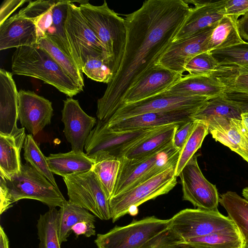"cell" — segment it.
<instances>
[{"mask_svg": "<svg viewBox=\"0 0 248 248\" xmlns=\"http://www.w3.org/2000/svg\"><path fill=\"white\" fill-rule=\"evenodd\" d=\"M38 36L35 23L18 13L0 25V50L38 44Z\"/></svg>", "mask_w": 248, "mask_h": 248, "instance_id": "cell-20", "label": "cell"}, {"mask_svg": "<svg viewBox=\"0 0 248 248\" xmlns=\"http://www.w3.org/2000/svg\"><path fill=\"white\" fill-rule=\"evenodd\" d=\"M242 112L233 104L226 100L222 94L209 98L190 118L207 125L217 120H242Z\"/></svg>", "mask_w": 248, "mask_h": 248, "instance_id": "cell-27", "label": "cell"}, {"mask_svg": "<svg viewBox=\"0 0 248 248\" xmlns=\"http://www.w3.org/2000/svg\"><path fill=\"white\" fill-rule=\"evenodd\" d=\"M51 171L62 177L92 170L94 160L83 152L51 154L46 157Z\"/></svg>", "mask_w": 248, "mask_h": 248, "instance_id": "cell-26", "label": "cell"}, {"mask_svg": "<svg viewBox=\"0 0 248 248\" xmlns=\"http://www.w3.org/2000/svg\"><path fill=\"white\" fill-rule=\"evenodd\" d=\"M191 7L183 0H147L125 15L126 39L118 71L97 100L98 120L108 122L122 106L127 90L147 70L172 42Z\"/></svg>", "mask_w": 248, "mask_h": 248, "instance_id": "cell-1", "label": "cell"}, {"mask_svg": "<svg viewBox=\"0 0 248 248\" xmlns=\"http://www.w3.org/2000/svg\"><path fill=\"white\" fill-rule=\"evenodd\" d=\"M248 13V0H226L225 16L238 20L240 16Z\"/></svg>", "mask_w": 248, "mask_h": 248, "instance_id": "cell-46", "label": "cell"}, {"mask_svg": "<svg viewBox=\"0 0 248 248\" xmlns=\"http://www.w3.org/2000/svg\"><path fill=\"white\" fill-rule=\"evenodd\" d=\"M69 2V0H57L53 6L52 25L46 36L75 62L68 41L65 28Z\"/></svg>", "mask_w": 248, "mask_h": 248, "instance_id": "cell-33", "label": "cell"}, {"mask_svg": "<svg viewBox=\"0 0 248 248\" xmlns=\"http://www.w3.org/2000/svg\"><path fill=\"white\" fill-rule=\"evenodd\" d=\"M12 73L0 69V133L10 135L17 128L18 92Z\"/></svg>", "mask_w": 248, "mask_h": 248, "instance_id": "cell-22", "label": "cell"}, {"mask_svg": "<svg viewBox=\"0 0 248 248\" xmlns=\"http://www.w3.org/2000/svg\"><path fill=\"white\" fill-rule=\"evenodd\" d=\"M65 28L75 62L81 70L89 57L103 58L108 67L105 46L89 26L79 6L71 1L68 4Z\"/></svg>", "mask_w": 248, "mask_h": 248, "instance_id": "cell-9", "label": "cell"}, {"mask_svg": "<svg viewBox=\"0 0 248 248\" xmlns=\"http://www.w3.org/2000/svg\"><path fill=\"white\" fill-rule=\"evenodd\" d=\"M155 128L116 132L108 127V122L98 120L86 141L84 149L94 161L120 160L130 148Z\"/></svg>", "mask_w": 248, "mask_h": 248, "instance_id": "cell-8", "label": "cell"}, {"mask_svg": "<svg viewBox=\"0 0 248 248\" xmlns=\"http://www.w3.org/2000/svg\"><path fill=\"white\" fill-rule=\"evenodd\" d=\"M38 45L47 51L68 75L83 89L84 83L82 72L72 59L46 35L38 38Z\"/></svg>", "mask_w": 248, "mask_h": 248, "instance_id": "cell-35", "label": "cell"}, {"mask_svg": "<svg viewBox=\"0 0 248 248\" xmlns=\"http://www.w3.org/2000/svg\"><path fill=\"white\" fill-rule=\"evenodd\" d=\"M185 122L155 128L130 148L123 157L128 160H139L161 150L172 143L176 128Z\"/></svg>", "mask_w": 248, "mask_h": 248, "instance_id": "cell-24", "label": "cell"}, {"mask_svg": "<svg viewBox=\"0 0 248 248\" xmlns=\"http://www.w3.org/2000/svg\"><path fill=\"white\" fill-rule=\"evenodd\" d=\"M241 119L245 127L248 131V112L242 113L241 114Z\"/></svg>", "mask_w": 248, "mask_h": 248, "instance_id": "cell-51", "label": "cell"}, {"mask_svg": "<svg viewBox=\"0 0 248 248\" xmlns=\"http://www.w3.org/2000/svg\"><path fill=\"white\" fill-rule=\"evenodd\" d=\"M170 229L183 240L218 232L238 230L233 222L218 210L183 209L170 218Z\"/></svg>", "mask_w": 248, "mask_h": 248, "instance_id": "cell-10", "label": "cell"}, {"mask_svg": "<svg viewBox=\"0 0 248 248\" xmlns=\"http://www.w3.org/2000/svg\"><path fill=\"white\" fill-rule=\"evenodd\" d=\"M195 154L180 172L183 199L199 209L217 210L219 197L216 185L203 175Z\"/></svg>", "mask_w": 248, "mask_h": 248, "instance_id": "cell-13", "label": "cell"}, {"mask_svg": "<svg viewBox=\"0 0 248 248\" xmlns=\"http://www.w3.org/2000/svg\"><path fill=\"white\" fill-rule=\"evenodd\" d=\"M197 110H177L148 112L115 122L108 123V125L110 129L116 132L155 128L186 122L191 119L190 116Z\"/></svg>", "mask_w": 248, "mask_h": 248, "instance_id": "cell-19", "label": "cell"}, {"mask_svg": "<svg viewBox=\"0 0 248 248\" xmlns=\"http://www.w3.org/2000/svg\"><path fill=\"white\" fill-rule=\"evenodd\" d=\"M242 195L245 199L248 201V187H246L243 189Z\"/></svg>", "mask_w": 248, "mask_h": 248, "instance_id": "cell-52", "label": "cell"}, {"mask_svg": "<svg viewBox=\"0 0 248 248\" xmlns=\"http://www.w3.org/2000/svg\"><path fill=\"white\" fill-rule=\"evenodd\" d=\"M79 8L91 29L105 46L108 57V67L115 75L125 48L126 27L124 18L110 9L105 0L99 6L84 1L80 4Z\"/></svg>", "mask_w": 248, "mask_h": 248, "instance_id": "cell-4", "label": "cell"}, {"mask_svg": "<svg viewBox=\"0 0 248 248\" xmlns=\"http://www.w3.org/2000/svg\"><path fill=\"white\" fill-rule=\"evenodd\" d=\"M243 248H248V243H245V245Z\"/></svg>", "mask_w": 248, "mask_h": 248, "instance_id": "cell-53", "label": "cell"}, {"mask_svg": "<svg viewBox=\"0 0 248 248\" xmlns=\"http://www.w3.org/2000/svg\"><path fill=\"white\" fill-rule=\"evenodd\" d=\"M24 157L37 171L46 177L55 187L59 188L53 173L50 170L46 157L41 151L35 141L33 136L27 134L23 144Z\"/></svg>", "mask_w": 248, "mask_h": 248, "instance_id": "cell-36", "label": "cell"}, {"mask_svg": "<svg viewBox=\"0 0 248 248\" xmlns=\"http://www.w3.org/2000/svg\"><path fill=\"white\" fill-rule=\"evenodd\" d=\"M53 114L52 103L33 91H18V119L22 127L35 136L51 123Z\"/></svg>", "mask_w": 248, "mask_h": 248, "instance_id": "cell-16", "label": "cell"}, {"mask_svg": "<svg viewBox=\"0 0 248 248\" xmlns=\"http://www.w3.org/2000/svg\"><path fill=\"white\" fill-rule=\"evenodd\" d=\"M182 77L181 74L155 64L127 90L123 96L122 106L164 92Z\"/></svg>", "mask_w": 248, "mask_h": 248, "instance_id": "cell-15", "label": "cell"}, {"mask_svg": "<svg viewBox=\"0 0 248 248\" xmlns=\"http://www.w3.org/2000/svg\"><path fill=\"white\" fill-rule=\"evenodd\" d=\"M208 133V126L202 122L197 121L193 131L180 152L175 170V174L177 177L201 147L204 138Z\"/></svg>", "mask_w": 248, "mask_h": 248, "instance_id": "cell-38", "label": "cell"}, {"mask_svg": "<svg viewBox=\"0 0 248 248\" xmlns=\"http://www.w3.org/2000/svg\"><path fill=\"white\" fill-rule=\"evenodd\" d=\"M12 73L42 80L72 97L83 91L51 56L38 45L16 48L12 57Z\"/></svg>", "mask_w": 248, "mask_h": 248, "instance_id": "cell-3", "label": "cell"}, {"mask_svg": "<svg viewBox=\"0 0 248 248\" xmlns=\"http://www.w3.org/2000/svg\"><path fill=\"white\" fill-rule=\"evenodd\" d=\"M219 202L248 243V201L229 191L221 195Z\"/></svg>", "mask_w": 248, "mask_h": 248, "instance_id": "cell-30", "label": "cell"}, {"mask_svg": "<svg viewBox=\"0 0 248 248\" xmlns=\"http://www.w3.org/2000/svg\"><path fill=\"white\" fill-rule=\"evenodd\" d=\"M62 113L64 135L71 144L72 151L83 152L86 141L97 120L86 113L78 100L72 97L63 101Z\"/></svg>", "mask_w": 248, "mask_h": 248, "instance_id": "cell-17", "label": "cell"}, {"mask_svg": "<svg viewBox=\"0 0 248 248\" xmlns=\"http://www.w3.org/2000/svg\"><path fill=\"white\" fill-rule=\"evenodd\" d=\"M28 1H30L27 0H5L3 1L0 9V25L6 21L16 9Z\"/></svg>", "mask_w": 248, "mask_h": 248, "instance_id": "cell-47", "label": "cell"}, {"mask_svg": "<svg viewBox=\"0 0 248 248\" xmlns=\"http://www.w3.org/2000/svg\"><path fill=\"white\" fill-rule=\"evenodd\" d=\"M25 128L17 127L12 133H0V175L5 178L20 172V152L26 138Z\"/></svg>", "mask_w": 248, "mask_h": 248, "instance_id": "cell-23", "label": "cell"}, {"mask_svg": "<svg viewBox=\"0 0 248 248\" xmlns=\"http://www.w3.org/2000/svg\"><path fill=\"white\" fill-rule=\"evenodd\" d=\"M222 95L235 105L242 113L248 112V93L224 90Z\"/></svg>", "mask_w": 248, "mask_h": 248, "instance_id": "cell-45", "label": "cell"}, {"mask_svg": "<svg viewBox=\"0 0 248 248\" xmlns=\"http://www.w3.org/2000/svg\"><path fill=\"white\" fill-rule=\"evenodd\" d=\"M218 64L209 51L200 53L186 64L185 71L195 76H210Z\"/></svg>", "mask_w": 248, "mask_h": 248, "instance_id": "cell-41", "label": "cell"}, {"mask_svg": "<svg viewBox=\"0 0 248 248\" xmlns=\"http://www.w3.org/2000/svg\"><path fill=\"white\" fill-rule=\"evenodd\" d=\"M182 243L193 248H243L246 242L239 230L215 232Z\"/></svg>", "mask_w": 248, "mask_h": 248, "instance_id": "cell-29", "label": "cell"}, {"mask_svg": "<svg viewBox=\"0 0 248 248\" xmlns=\"http://www.w3.org/2000/svg\"><path fill=\"white\" fill-rule=\"evenodd\" d=\"M209 52L218 65L248 66V43L247 42Z\"/></svg>", "mask_w": 248, "mask_h": 248, "instance_id": "cell-39", "label": "cell"}, {"mask_svg": "<svg viewBox=\"0 0 248 248\" xmlns=\"http://www.w3.org/2000/svg\"><path fill=\"white\" fill-rule=\"evenodd\" d=\"M95 217L87 209L69 200L66 201L60 207L58 213V233L61 245L67 240L74 225L82 221L95 222Z\"/></svg>", "mask_w": 248, "mask_h": 248, "instance_id": "cell-28", "label": "cell"}, {"mask_svg": "<svg viewBox=\"0 0 248 248\" xmlns=\"http://www.w3.org/2000/svg\"><path fill=\"white\" fill-rule=\"evenodd\" d=\"M0 215L22 199L38 201L49 208L60 207L66 201L59 188L27 162L22 164L20 172L9 178L0 175Z\"/></svg>", "mask_w": 248, "mask_h": 248, "instance_id": "cell-2", "label": "cell"}, {"mask_svg": "<svg viewBox=\"0 0 248 248\" xmlns=\"http://www.w3.org/2000/svg\"><path fill=\"white\" fill-rule=\"evenodd\" d=\"M212 137L248 163V131L242 120L222 119L207 125Z\"/></svg>", "mask_w": 248, "mask_h": 248, "instance_id": "cell-21", "label": "cell"}, {"mask_svg": "<svg viewBox=\"0 0 248 248\" xmlns=\"http://www.w3.org/2000/svg\"><path fill=\"white\" fill-rule=\"evenodd\" d=\"M0 248H9L8 238L1 226H0Z\"/></svg>", "mask_w": 248, "mask_h": 248, "instance_id": "cell-50", "label": "cell"}, {"mask_svg": "<svg viewBox=\"0 0 248 248\" xmlns=\"http://www.w3.org/2000/svg\"><path fill=\"white\" fill-rule=\"evenodd\" d=\"M237 27L240 37L248 43V13L237 20Z\"/></svg>", "mask_w": 248, "mask_h": 248, "instance_id": "cell-49", "label": "cell"}, {"mask_svg": "<svg viewBox=\"0 0 248 248\" xmlns=\"http://www.w3.org/2000/svg\"><path fill=\"white\" fill-rule=\"evenodd\" d=\"M237 21L231 16H225L218 22L209 37V51L230 47L245 42L239 34Z\"/></svg>", "mask_w": 248, "mask_h": 248, "instance_id": "cell-32", "label": "cell"}, {"mask_svg": "<svg viewBox=\"0 0 248 248\" xmlns=\"http://www.w3.org/2000/svg\"><path fill=\"white\" fill-rule=\"evenodd\" d=\"M197 121L190 119L179 126L176 129L172 140L173 146L180 151L190 136Z\"/></svg>", "mask_w": 248, "mask_h": 248, "instance_id": "cell-44", "label": "cell"}, {"mask_svg": "<svg viewBox=\"0 0 248 248\" xmlns=\"http://www.w3.org/2000/svg\"><path fill=\"white\" fill-rule=\"evenodd\" d=\"M56 208H49L44 214H40L37 220V234L39 248H61L59 242Z\"/></svg>", "mask_w": 248, "mask_h": 248, "instance_id": "cell-34", "label": "cell"}, {"mask_svg": "<svg viewBox=\"0 0 248 248\" xmlns=\"http://www.w3.org/2000/svg\"><path fill=\"white\" fill-rule=\"evenodd\" d=\"M176 166H172L154 177L109 200L112 222L129 214H137L138 207L143 202L170 192L177 184Z\"/></svg>", "mask_w": 248, "mask_h": 248, "instance_id": "cell-6", "label": "cell"}, {"mask_svg": "<svg viewBox=\"0 0 248 248\" xmlns=\"http://www.w3.org/2000/svg\"><path fill=\"white\" fill-rule=\"evenodd\" d=\"M216 25L184 39L171 42L160 56L156 64L183 75L190 60L200 53L209 51V37Z\"/></svg>", "mask_w": 248, "mask_h": 248, "instance_id": "cell-14", "label": "cell"}, {"mask_svg": "<svg viewBox=\"0 0 248 248\" xmlns=\"http://www.w3.org/2000/svg\"><path fill=\"white\" fill-rule=\"evenodd\" d=\"M182 241L169 229L140 248H193Z\"/></svg>", "mask_w": 248, "mask_h": 248, "instance_id": "cell-42", "label": "cell"}, {"mask_svg": "<svg viewBox=\"0 0 248 248\" xmlns=\"http://www.w3.org/2000/svg\"><path fill=\"white\" fill-rule=\"evenodd\" d=\"M208 99L201 96L177 95L164 92L145 99L122 106L108 123H111L148 112L198 109Z\"/></svg>", "mask_w": 248, "mask_h": 248, "instance_id": "cell-12", "label": "cell"}, {"mask_svg": "<svg viewBox=\"0 0 248 248\" xmlns=\"http://www.w3.org/2000/svg\"><path fill=\"white\" fill-rule=\"evenodd\" d=\"M81 71L94 81L107 84L113 76L102 57H89L82 67Z\"/></svg>", "mask_w": 248, "mask_h": 248, "instance_id": "cell-40", "label": "cell"}, {"mask_svg": "<svg viewBox=\"0 0 248 248\" xmlns=\"http://www.w3.org/2000/svg\"><path fill=\"white\" fill-rule=\"evenodd\" d=\"M170 218L155 216L134 219L124 226H116L108 232L98 234L94 240L97 248H140L170 229Z\"/></svg>", "mask_w": 248, "mask_h": 248, "instance_id": "cell-7", "label": "cell"}, {"mask_svg": "<svg viewBox=\"0 0 248 248\" xmlns=\"http://www.w3.org/2000/svg\"><path fill=\"white\" fill-rule=\"evenodd\" d=\"M56 2L57 0L30 1L27 6L21 9L18 14L35 23L42 15L51 9Z\"/></svg>", "mask_w": 248, "mask_h": 248, "instance_id": "cell-43", "label": "cell"}, {"mask_svg": "<svg viewBox=\"0 0 248 248\" xmlns=\"http://www.w3.org/2000/svg\"><path fill=\"white\" fill-rule=\"evenodd\" d=\"M69 200L101 220L111 218L109 201L97 176L91 170L63 177Z\"/></svg>", "mask_w": 248, "mask_h": 248, "instance_id": "cell-11", "label": "cell"}, {"mask_svg": "<svg viewBox=\"0 0 248 248\" xmlns=\"http://www.w3.org/2000/svg\"><path fill=\"white\" fill-rule=\"evenodd\" d=\"M94 222L90 221L78 222L72 227L71 231L77 236L81 234L87 237L95 235L96 232Z\"/></svg>", "mask_w": 248, "mask_h": 248, "instance_id": "cell-48", "label": "cell"}, {"mask_svg": "<svg viewBox=\"0 0 248 248\" xmlns=\"http://www.w3.org/2000/svg\"><path fill=\"white\" fill-rule=\"evenodd\" d=\"M210 76L225 90L248 93V66L218 65Z\"/></svg>", "mask_w": 248, "mask_h": 248, "instance_id": "cell-31", "label": "cell"}, {"mask_svg": "<svg viewBox=\"0 0 248 248\" xmlns=\"http://www.w3.org/2000/svg\"><path fill=\"white\" fill-rule=\"evenodd\" d=\"M224 88L210 76L188 74L182 77L165 92L181 96H201L211 98L221 95Z\"/></svg>", "mask_w": 248, "mask_h": 248, "instance_id": "cell-25", "label": "cell"}, {"mask_svg": "<svg viewBox=\"0 0 248 248\" xmlns=\"http://www.w3.org/2000/svg\"><path fill=\"white\" fill-rule=\"evenodd\" d=\"M120 164L119 159L96 160L92 169L100 182L108 201L113 193Z\"/></svg>", "mask_w": 248, "mask_h": 248, "instance_id": "cell-37", "label": "cell"}, {"mask_svg": "<svg viewBox=\"0 0 248 248\" xmlns=\"http://www.w3.org/2000/svg\"><path fill=\"white\" fill-rule=\"evenodd\" d=\"M180 152L171 143L161 150L139 160L122 157L120 159L121 164L112 197L176 166Z\"/></svg>", "mask_w": 248, "mask_h": 248, "instance_id": "cell-5", "label": "cell"}, {"mask_svg": "<svg viewBox=\"0 0 248 248\" xmlns=\"http://www.w3.org/2000/svg\"><path fill=\"white\" fill-rule=\"evenodd\" d=\"M186 1L192 3L194 6L191 8L172 42L184 39L214 26L225 16L226 0L215 1L190 0Z\"/></svg>", "mask_w": 248, "mask_h": 248, "instance_id": "cell-18", "label": "cell"}]
</instances>
